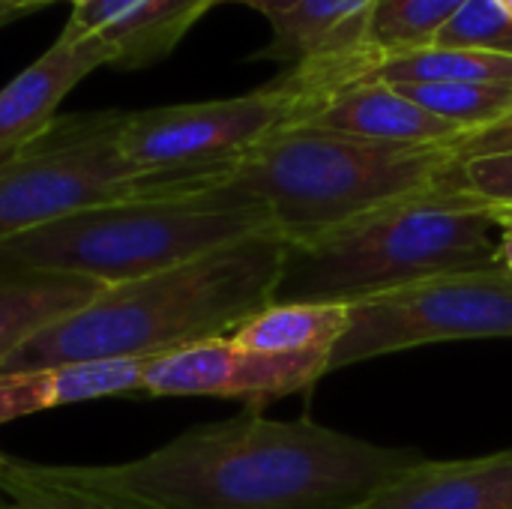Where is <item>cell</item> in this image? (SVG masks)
I'll use <instances>...</instances> for the list:
<instances>
[{
	"label": "cell",
	"instance_id": "14",
	"mask_svg": "<svg viewBox=\"0 0 512 509\" xmlns=\"http://www.w3.org/2000/svg\"><path fill=\"white\" fill-rule=\"evenodd\" d=\"M150 357H117L90 363H63L21 372H0V426L75 402L141 393Z\"/></svg>",
	"mask_w": 512,
	"mask_h": 509
},
{
	"label": "cell",
	"instance_id": "8",
	"mask_svg": "<svg viewBox=\"0 0 512 509\" xmlns=\"http://www.w3.org/2000/svg\"><path fill=\"white\" fill-rule=\"evenodd\" d=\"M312 111L315 99L285 72L279 81L231 99L123 111L117 150L141 171H204L234 162Z\"/></svg>",
	"mask_w": 512,
	"mask_h": 509
},
{
	"label": "cell",
	"instance_id": "23",
	"mask_svg": "<svg viewBox=\"0 0 512 509\" xmlns=\"http://www.w3.org/2000/svg\"><path fill=\"white\" fill-rule=\"evenodd\" d=\"M450 150H453L456 162L477 159V156H495V153H512V111L495 126L462 135L456 144H450Z\"/></svg>",
	"mask_w": 512,
	"mask_h": 509
},
{
	"label": "cell",
	"instance_id": "6",
	"mask_svg": "<svg viewBox=\"0 0 512 509\" xmlns=\"http://www.w3.org/2000/svg\"><path fill=\"white\" fill-rule=\"evenodd\" d=\"M123 111L57 117L0 171V240L63 216L177 192H201L204 171H141L117 150Z\"/></svg>",
	"mask_w": 512,
	"mask_h": 509
},
{
	"label": "cell",
	"instance_id": "24",
	"mask_svg": "<svg viewBox=\"0 0 512 509\" xmlns=\"http://www.w3.org/2000/svg\"><path fill=\"white\" fill-rule=\"evenodd\" d=\"M219 3H243V6L258 9V12L267 15V18H276V15L288 12V9H291L294 3H300V0H219Z\"/></svg>",
	"mask_w": 512,
	"mask_h": 509
},
{
	"label": "cell",
	"instance_id": "13",
	"mask_svg": "<svg viewBox=\"0 0 512 509\" xmlns=\"http://www.w3.org/2000/svg\"><path fill=\"white\" fill-rule=\"evenodd\" d=\"M366 509H512V447L474 459H423Z\"/></svg>",
	"mask_w": 512,
	"mask_h": 509
},
{
	"label": "cell",
	"instance_id": "12",
	"mask_svg": "<svg viewBox=\"0 0 512 509\" xmlns=\"http://www.w3.org/2000/svg\"><path fill=\"white\" fill-rule=\"evenodd\" d=\"M99 66H108V54L99 42L57 36L39 60L0 87V150L24 147L48 132L60 102Z\"/></svg>",
	"mask_w": 512,
	"mask_h": 509
},
{
	"label": "cell",
	"instance_id": "10",
	"mask_svg": "<svg viewBox=\"0 0 512 509\" xmlns=\"http://www.w3.org/2000/svg\"><path fill=\"white\" fill-rule=\"evenodd\" d=\"M213 6L216 0H90L72 9L60 36L99 42L114 69H144L171 54Z\"/></svg>",
	"mask_w": 512,
	"mask_h": 509
},
{
	"label": "cell",
	"instance_id": "31",
	"mask_svg": "<svg viewBox=\"0 0 512 509\" xmlns=\"http://www.w3.org/2000/svg\"><path fill=\"white\" fill-rule=\"evenodd\" d=\"M498 3H501V6H504V9L512 15V0H498Z\"/></svg>",
	"mask_w": 512,
	"mask_h": 509
},
{
	"label": "cell",
	"instance_id": "16",
	"mask_svg": "<svg viewBox=\"0 0 512 509\" xmlns=\"http://www.w3.org/2000/svg\"><path fill=\"white\" fill-rule=\"evenodd\" d=\"M351 327L345 303H270L234 333V345L276 357H321L333 360L336 345Z\"/></svg>",
	"mask_w": 512,
	"mask_h": 509
},
{
	"label": "cell",
	"instance_id": "21",
	"mask_svg": "<svg viewBox=\"0 0 512 509\" xmlns=\"http://www.w3.org/2000/svg\"><path fill=\"white\" fill-rule=\"evenodd\" d=\"M432 45L512 57V15L498 0H465L462 9L438 30Z\"/></svg>",
	"mask_w": 512,
	"mask_h": 509
},
{
	"label": "cell",
	"instance_id": "1",
	"mask_svg": "<svg viewBox=\"0 0 512 509\" xmlns=\"http://www.w3.org/2000/svg\"><path fill=\"white\" fill-rule=\"evenodd\" d=\"M423 459L414 447H384L309 417L270 420L252 408L192 426L141 459L63 471L159 509H366Z\"/></svg>",
	"mask_w": 512,
	"mask_h": 509
},
{
	"label": "cell",
	"instance_id": "11",
	"mask_svg": "<svg viewBox=\"0 0 512 509\" xmlns=\"http://www.w3.org/2000/svg\"><path fill=\"white\" fill-rule=\"evenodd\" d=\"M297 126L393 147H447L465 135L453 123L405 99L396 87L378 81L354 84L333 93Z\"/></svg>",
	"mask_w": 512,
	"mask_h": 509
},
{
	"label": "cell",
	"instance_id": "29",
	"mask_svg": "<svg viewBox=\"0 0 512 509\" xmlns=\"http://www.w3.org/2000/svg\"><path fill=\"white\" fill-rule=\"evenodd\" d=\"M0 3H24V6L39 9V6H45V3H54V0H0Z\"/></svg>",
	"mask_w": 512,
	"mask_h": 509
},
{
	"label": "cell",
	"instance_id": "26",
	"mask_svg": "<svg viewBox=\"0 0 512 509\" xmlns=\"http://www.w3.org/2000/svg\"><path fill=\"white\" fill-rule=\"evenodd\" d=\"M27 12H33V6H24V3H0V27L24 18Z\"/></svg>",
	"mask_w": 512,
	"mask_h": 509
},
{
	"label": "cell",
	"instance_id": "32",
	"mask_svg": "<svg viewBox=\"0 0 512 509\" xmlns=\"http://www.w3.org/2000/svg\"><path fill=\"white\" fill-rule=\"evenodd\" d=\"M69 3H72V9H75V6H84V3H90V0H69Z\"/></svg>",
	"mask_w": 512,
	"mask_h": 509
},
{
	"label": "cell",
	"instance_id": "3",
	"mask_svg": "<svg viewBox=\"0 0 512 509\" xmlns=\"http://www.w3.org/2000/svg\"><path fill=\"white\" fill-rule=\"evenodd\" d=\"M456 165L447 147H393L288 126L216 168L207 189L261 204L276 234L303 243L429 192Z\"/></svg>",
	"mask_w": 512,
	"mask_h": 509
},
{
	"label": "cell",
	"instance_id": "30",
	"mask_svg": "<svg viewBox=\"0 0 512 509\" xmlns=\"http://www.w3.org/2000/svg\"><path fill=\"white\" fill-rule=\"evenodd\" d=\"M9 462H12V459H9V456H6V453H3V450H0V471H3V468H6V465H9Z\"/></svg>",
	"mask_w": 512,
	"mask_h": 509
},
{
	"label": "cell",
	"instance_id": "28",
	"mask_svg": "<svg viewBox=\"0 0 512 509\" xmlns=\"http://www.w3.org/2000/svg\"><path fill=\"white\" fill-rule=\"evenodd\" d=\"M492 219L498 222V228H512V207H504V210H489Z\"/></svg>",
	"mask_w": 512,
	"mask_h": 509
},
{
	"label": "cell",
	"instance_id": "15",
	"mask_svg": "<svg viewBox=\"0 0 512 509\" xmlns=\"http://www.w3.org/2000/svg\"><path fill=\"white\" fill-rule=\"evenodd\" d=\"M102 288L84 276L0 267V372L36 333L87 306Z\"/></svg>",
	"mask_w": 512,
	"mask_h": 509
},
{
	"label": "cell",
	"instance_id": "4",
	"mask_svg": "<svg viewBox=\"0 0 512 509\" xmlns=\"http://www.w3.org/2000/svg\"><path fill=\"white\" fill-rule=\"evenodd\" d=\"M498 222L435 186L321 237L288 243L273 303H360L435 276L498 267Z\"/></svg>",
	"mask_w": 512,
	"mask_h": 509
},
{
	"label": "cell",
	"instance_id": "22",
	"mask_svg": "<svg viewBox=\"0 0 512 509\" xmlns=\"http://www.w3.org/2000/svg\"><path fill=\"white\" fill-rule=\"evenodd\" d=\"M438 183L474 198L489 210L512 207V153L462 159Z\"/></svg>",
	"mask_w": 512,
	"mask_h": 509
},
{
	"label": "cell",
	"instance_id": "33",
	"mask_svg": "<svg viewBox=\"0 0 512 509\" xmlns=\"http://www.w3.org/2000/svg\"><path fill=\"white\" fill-rule=\"evenodd\" d=\"M216 3H219V0H216Z\"/></svg>",
	"mask_w": 512,
	"mask_h": 509
},
{
	"label": "cell",
	"instance_id": "19",
	"mask_svg": "<svg viewBox=\"0 0 512 509\" xmlns=\"http://www.w3.org/2000/svg\"><path fill=\"white\" fill-rule=\"evenodd\" d=\"M405 99L417 102L429 114L453 123L465 135L495 126L512 111V84H471V81H444V84H390Z\"/></svg>",
	"mask_w": 512,
	"mask_h": 509
},
{
	"label": "cell",
	"instance_id": "27",
	"mask_svg": "<svg viewBox=\"0 0 512 509\" xmlns=\"http://www.w3.org/2000/svg\"><path fill=\"white\" fill-rule=\"evenodd\" d=\"M27 147V144H24ZM24 147H9V150H0V171L6 168V165H12L21 153H24Z\"/></svg>",
	"mask_w": 512,
	"mask_h": 509
},
{
	"label": "cell",
	"instance_id": "5",
	"mask_svg": "<svg viewBox=\"0 0 512 509\" xmlns=\"http://www.w3.org/2000/svg\"><path fill=\"white\" fill-rule=\"evenodd\" d=\"M261 234H276L261 204L219 189L177 192L90 207L0 240V267L123 285Z\"/></svg>",
	"mask_w": 512,
	"mask_h": 509
},
{
	"label": "cell",
	"instance_id": "20",
	"mask_svg": "<svg viewBox=\"0 0 512 509\" xmlns=\"http://www.w3.org/2000/svg\"><path fill=\"white\" fill-rule=\"evenodd\" d=\"M465 0H375L366 21L363 45L372 48H423L462 9Z\"/></svg>",
	"mask_w": 512,
	"mask_h": 509
},
{
	"label": "cell",
	"instance_id": "18",
	"mask_svg": "<svg viewBox=\"0 0 512 509\" xmlns=\"http://www.w3.org/2000/svg\"><path fill=\"white\" fill-rule=\"evenodd\" d=\"M0 509H159L138 498L81 483L63 465L9 462L0 471Z\"/></svg>",
	"mask_w": 512,
	"mask_h": 509
},
{
	"label": "cell",
	"instance_id": "7",
	"mask_svg": "<svg viewBox=\"0 0 512 509\" xmlns=\"http://www.w3.org/2000/svg\"><path fill=\"white\" fill-rule=\"evenodd\" d=\"M468 339H512V276L504 267L447 273L351 303V327L333 351L330 372Z\"/></svg>",
	"mask_w": 512,
	"mask_h": 509
},
{
	"label": "cell",
	"instance_id": "25",
	"mask_svg": "<svg viewBox=\"0 0 512 509\" xmlns=\"http://www.w3.org/2000/svg\"><path fill=\"white\" fill-rule=\"evenodd\" d=\"M498 267L512 276V228H501L498 234Z\"/></svg>",
	"mask_w": 512,
	"mask_h": 509
},
{
	"label": "cell",
	"instance_id": "17",
	"mask_svg": "<svg viewBox=\"0 0 512 509\" xmlns=\"http://www.w3.org/2000/svg\"><path fill=\"white\" fill-rule=\"evenodd\" d=\"M372 3L375 0H300L270 18L276 39L261 54L300 63L354 48L366 36Z\"/></svg>",
	"mask_w": 512,
	"mask_h": 509
},
{
	"label": "cell",
	"instance_id": "2",
	"mask_svg": "<svg viewBox=\"0 0 512 509\" xmlns=\"http://www.w3.org/2000/svg\"><path fill=\"white\" fill-rule=\"evenodd\" d=\"M285 255V237L261 234L171 270L108 285L87 306L36 333L3 372L159 357L228 336L276 300Z\"/></svg>",
	"mask_w": 512,
	"mask_h": 509
},
{
	"label": "cell",
	"instance_id": "9",
	"mask_svg": "<svg viewBox=\"0 0 512 509\" xmlns=\"http://www.w3.org/2000/svg\"><path fill=\"white\" fill-rule=\"evenodd\" d=\"M330 372L321 357H276L234 345L231 336L204 339L150 357L141 378L144 396H213L240 399L255 411L264 402L306 393Z\"/></svg>",
	"mask_w": 512,
	"mask_h": 509
}]
</instances>
